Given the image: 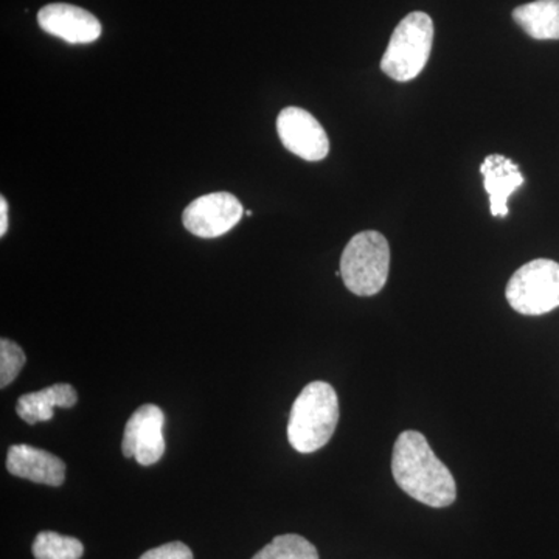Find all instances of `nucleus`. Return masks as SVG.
<instances>
[{
  "instance_id": "1",
  "label": "nucleus",
  "mask_w": 559,
  "mask_h": 559,
  "mask_svg": "<svg viewBox=\"0 0 559 559\" xmlns=\"http://www.w3.org/2000/svg\"><path fill=\"white\" fill-rule=\"evenodd\" d=\"M392 473L396 484L411 498L444 509L455 502L457 487L451 471L417 430L401 433L393 447Z\"/></svg>"
},
{
  "instance_id": "2",
  "label": "nucleus",
  "mask_w": 559,
  "mask_h": 559,
  "mask_svg": "<svg viewBox=\"0 0 559 559\" xmlns=\"http://www.w3.org/2000/svg\"><path fill=\"white\" fill-rule=\"evenodd\" d=\"M340 423V400L329 382L314 381L294 401L288 440L294 450L311 454L325 447Z\"/></svg>"
},
{
  "instance_id": "3",
  "label": "nucleus",
  "mask_w": 559,
  "mask_h": 559,
  "mask_svg": "<svg viewBox=\"0 0 559 559\" xmlns=\"http://www.w3.org/2000/svg\"><path fill=\"white\" fill-rule=\"evenodd\" d=\"M390 248L380 231H360L349 240L341 257V277L353 294L371 297L388 283Z\"/></svg>"
},
{
  "instance_id": "4",
  "label": "nucleus",
  "mask_w": 559,
  "mask_h": 559,
  "mask_svg": "<svg viewBox=\"0 0 559 559\" xmlns=\"http://www.w3.org/2000/svg\"><path fill=\"white\" fill-rule=\"evenodd\" d=\"M433 43V22L423 11H414L400 22L381 60L389 79L406 83L417 79L428 64Z\"/></svg>"
},
{
  "instance_id": "5",
  "label": "nucleus",
  "mask_w": 559,
  "mask_h": 559,
  "mask_svg": "<svg viewBox=\"0 0 559 559\" xmlns=\"http://www.w3.org/2000/svg\"><path fill=\"white\" fill-rule=\"evenodd\" d=\"M507 300L524 316H543L559 307V263L538 259L524 264L510 278Z\"/></svg>"
},
{
  "instance_id": "6",
  "label": "nucleus",
  "mask_w": 559,
  "mask_h": 559,
  "mask_svg": "<svg viewBox=\"0 0 559 559\" xmlns=\"http://www.w3.org/2000/svg\"><path fill=\"white\" fill-rule=\"evenodd\" d=\"M245 210L234 194L226 191L204 194L183 210L186 229L200 238H218L240 223Z\"/></svg>"
},
{
  "instance_id": "7",
  "label": "nucleus",
  "mask_w": 559,
  "mask_h": 559,
  "mask_svg": "<svg viewBox=\"0 0 559 559\" xmlns=\"http://www.w3.org/2000/svg\"><path fill=\"white\" fill-rule=\"evenodd\" d=\"M165 415L160 407L145 404L139 407L124 428L121 452L124 457L135 459L143 466L159 462L165 452Z\"/></svg>"
},
{
  "instance_id": "8",
  "label": "nucleus",
  "mask_w": 559,
  "mask_h": 559,
  "mask_svg": "<svg viewBox=\"0 0 559 559\" xmlns=\"http://www.w3.org/2000/svg\"><path fill=\"white\" fill-rule=\"evenodd\" d=\"M277 132L283 146L300 159L319 162L329 156V135L308 110L294 106L283 109L278 114Z\"/></svg>"
},
{
  "instance_id": "9",
  "label": "nucleus",
  "mask_w": 559,
  "mask_h": 559,
  "mask_svg": "<svg viewBox=\"0 0 559 559\" xmlns=\"http://www.w3.org/2000/svg\"><path fill=\"white\" fill-rule=\"evenodd\" d=\"M39 27L69 44H91L100 38L102 24L94 14L69 3H50L38 13Z\"/></svg>"
},
{
  "instance_id": "10",
  "label": "nucleus",
  "mask_w": 559,
  "mask_h": 559,
  "mask_svg": "<svg viewBox=\"0 0 559 559\" xmlns=\"http://www.w3.org/2000/svg\"><path fill=\"white\" fill-rule=\"evenodd\" d=\"M7 469L21 479L49 487H60L66 479V463L60 457L28 444H14L10 448Z\"/></svg>"
},
{
  "instance_id": "11",
  "label": "nucleus",
  "mask_w": 559,
  "mask_h": 559,
  "mask_svg": "<svg viewBox=\"0 0 559 559\" xmlns=\"http://www.w3.org/2000/svg\"><path fill=\"white\" fill-rule=\"evenodd\" d=\"M484 186L489 197V210L496 218L509 216V200L511 194L521 189L524 176L520 165L509 157L491 154L480 167Z\"/></svg>"
},
{
  "instance_id": "12",
  "label": "nucleus",
  "mask_w": 559,
  "mask_h": 559,
  "mask_svg": "<svg viewBox=\"0 0 559 559\" xmlns=\"http://www.w3.org/2000/svg\"><path fill=\"white\" fill-rule=\"evenodd\" d=\"M79 401L76 390L70 384H55L50 388L39 390V392L27 393L22 395L17 401V415L28 425H36L40 421H49L53 418L57 407L75 406Z\"/></svg>"
},
{
  "instance_id": "13",
  "label": "nucleus",
  "mask_w": 559,
  "mask_h": 559,
  "mask_svg": "<svg viewBox=\"0 0 559 559\" xmlns=\"http://www.w3.org/2000/svg\"><path fill=\"white\" fill-rule=\"evenodd\" d=\"M513 20L538 40L559 39V0H535L513 11Z\"/></svg>"
},
{
  "instance_id": "14",
  "label": "nucleus",
  "mask_w": 559,
  "mask_h": 559,
  "mask_svg": "<svg viewBox=\"0 0 559 559\" xmlns=\"http://www.w3.org/2000/svg\"><path fill=\"white\" fill-rule=\"evenodd\" d=\"M32 550L36 559H81L84 555L81 540L55 532H40Z\"/></svg>"
},
{
  "instance_id": "15",
  "label": "nucleus",
  "mask_w": 559,
  "mask_h": 559,
  "mask_svg": "<svg viewBox=\"0 0 559 559\" xmlns=\"http://www.w3.org/2000/svg\"><path fill=\"white\" fill-rule=\"evenodd\" d=\"M252 559H319V554L304 536L282 535L272 539Z\"/></svg>"
},
{
  "instance_id": "16",
  "label": "nucleus",
  "mask_w": 559,
  "mask_h": 559,
  "mask_svg": "<svg viewBox=\"0 0 559 559\" xmlns=\"http://www.w3.org/2000/svg\"><path fill=\"white\" fill-rule=\"evenodd\" d=\"M24 364L25 353L20 345L3 337L0 341V388L5 389L16 380Z\"/></svg>"
},
{
  "instance_id": "17",
  "label": "nucleus",
  "mask_w": 559,
  "mask_h": 559,
  "mask_svg": "<svg viewBox=\"0 0 559 559\" xmlns=\"http://www.w3.org/2000/svg\"><path fill=\"white\" fill-rule=\"evenodd\" d=\"M139 559H193V551L183 543H168L143 554Z\"/></svg>"
},
{
  "instance_id": "18",
  "label": "nucleus",
  "mask_w": 559,
  "mask_h": 559,
  "mask_svg": "<svg viewBox=\"0 0 559 559\" xmlns=\"http://www.w3.org/2000/svg\"><path fill=\"white\" fill-rule=\"evenodd\" d=\"M9 230V202L5 198H0V237Z\"/></svg>"
},
{
  "instance_id": "19",
  "label": "nucleus",
  "mask_w": 559,
  "mask_h": 559,
  "mask_svg": "<svg viewBox=\"0 0 559 559\" xmlns=\"http://www.w3.org/2000/svg\"><path fill=\"white\" fill-rule=\"evenodd\" d=\"M246 213V216H252V212H250V210H248V212H245Z\"/></svg>"
}]
</instances>
